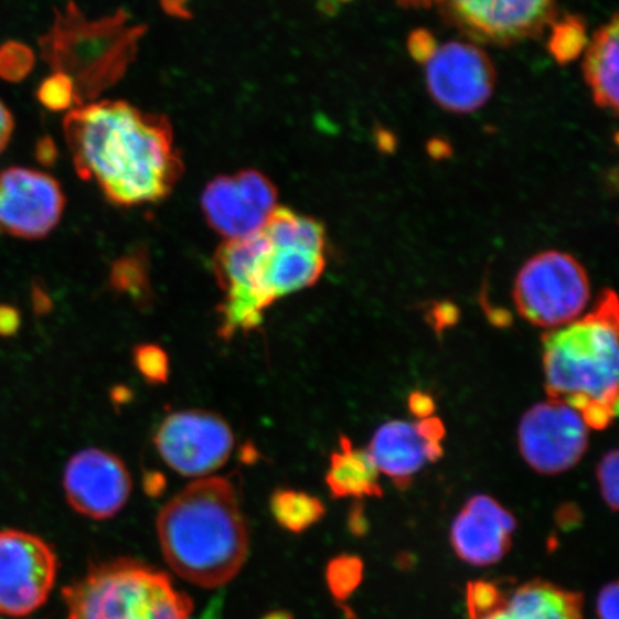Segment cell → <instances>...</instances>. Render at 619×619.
I'll list each match as a JSON object with an SVG mask.
<instances>
[{"label":"cell","instance_id":"obj_25","mask_svg":"<svg viewBox=\"0 0 619 619\" xmlns=\"http://www.w3.org/2000/svg\"><path fill=\"white\" fill-rule=\"evenodd\" d=\"M35 64V56L26 45L7 42L0 46V78L8 83H19L26 78Z\"/></svg>","mask_w":619,"mask_h":619},{"label":"cell","instance_id":"obj_3","mask_svg":"<svg viewBox=\"0 0 619 619\" xmlns=\"http://www.w3.org/2000/svg\"><path fill=\"white\" fill-rule=\"evenodd\" d=\"M549 399L574 407L585 424L602 430L618 412V300L599 296L591 313L544 335Z\"/></svg>","mask_w":619,"mask_h":619},{"label":"cell","instance_id":"obj_17","mask_svg":"<svg viewBox=\"0 0 619 619\" xmlns=\"http://www.w3.org/2000/svg\"><path fill=\"white\" fill-rule=\"evenodd\" d=\"M583 595L535 579L506 594L502 606L481 619H583Z\"/></svg>","mask_w":619,"mask_h":619},{"label":"cell","instance_id":"obj_23","mask_svg":"<svg viewBox=\"0 0 619 619\" xmlns=\"http://www.w3.org/2000/svg\"><path fill=\"white\" fill-rule=\"evenodd\" d=\"M325 579L333 597L344 601L352 597L362 584L363 561L359 556L340 555L329 564Z\"/></svg>","mask_w":619,"mask_h":619},{"label":"cell","instance_id":"obj_20","mask_svg":"<svg viewBox=\"0 0 619 619\" xmlns=\"http://www.w3.org/2000/svg\"><path fill=\"white\" fill-rule=\"evenodd\" d=\"M276 522L285 530L301 534L324 516L323 502L310 493L278 489L270 499Z\"/></svg>","mask_w":619,"mask_h":619},{"label":"cell","instance_id":"obj_31","mask_svg":"<svg viewBox=\"0 0 619 619\" xmlns=\"http://www.w3.org/2000/svg\"><path fill=\"white\" fill-rule=\"evenodd\" d=\"M409 409L413 415L419 417V420L434 416L436 410L434 397L425 392H413L409 397Z\"/></svg>","mask_w":619,"mask_h":619},{"label":"cell","instance_id":"obj_24","mask_svg":"<svg viewBox=\"0 0 619 619\" xmlns=\"http://www.w3.org/2000/svg\"><path fill=\"white\" fill-rule=\"evenodd\" d=\"M134 364L151 385H162L170 376V360L157 344H141L134 349Z\"/></svg>","mask_w":619,"mask_h":619},{"label":"cell","instance_id":"obj_19","mask_svg":"<svg viewBox=\"0 0 619 619\" xmlns=\"http://www.w3.org/2000/svg\"><path fill=\"white\" fill-rule=\"evenodd\" d=\"M378 470L367 449L354 448L345 436L340 438V449L331 455L325 483L334 498H378L383 488Z\"/></svg>","mask_w":619,"mask_h":619},{"label":"cell","instance_id":"obj_37","mask_svg":"<svg viewBox=\"0 0 619 619\" xmlns=\"http://www.w3.org/2000/svg\"><path fill=\"white\" fill-rule=\"evenodd\" d=\"M0 619H2V618H0Z\"/></svg>","mask_w":619,"mask_h":619},{"label":"cell","instance_id":"obj_28","mask_svg":"<svg viewBox=\"0 0 619 619\" xmlns=\"http://www.w3.org/2000/svg\"><path fill=\"white\" fill-rule=\"evenodd\" d=\"M618 452L611 450L598 465L597 478L601 489L604 501L613 512L618 511Z\"/></svg>","mask_w":619,"mask_h":619},{"label":"cell","instance_id":"obj_36","mask_svg":"<svg viewBox=\"0 0 619 619\" xmlns=\"http://www.w3.org/2000/svg\"><path fill=\"white\" fill-rule=\"evenodd\" d=\"M38 160L43 162V164H50L55 157V148L52 146L50 139H43L38 146Z\"/></svg>","mask_w":619,"mask_h":619},{"label":"cell","instance_id":"obj_34","mask_svg":"<svg viewBox=\"0 0 619 619\" xmlns=\"http://www.w3.org/2000/svg\"><path fill=\"white\" fill-rule=\"evenodd\" d=\"M456 320H458V309L448 303L439 305L431 313V321L438 330L449 328Z\"/></svg>","mask_w":619,"mask_h":619},{"label":"cell","instance_id":"obj_6","mask_svg":"<svg viewBox=\"0 0 619 619\" xmlns=\"http://www.w3.org/2000/svg\"><path fill=\"white\" fill-rule=\"evenodd\" d=\"M591 299V285L577 258L561 252L536 254L517 273L513 300L520 314L544 329L574 323Z\"/></svg>","mask_w":619,"mask_h":619},{"label":"cell","instance_id":"obj_22","mask_svg":"<svg viewBox=\"0 0 619 619\" xmlns=\"http://www.w3.org/2000/svg\"><path fill=\"white\" fill-rule=\"evenodd\" d=\"M588 45L587 28L583 19L566 17L552 28L549 52L561 65L577 60Z\"/></svg>","mask_w":619,"mask_h":619},{"label":"cell","instance_id":"obj_12","mask_svg":"<svg viewBox=\"0 0 619 619\" xmlns=\"http://www.w3.org/2000/svg\"><path fill=\"white\" fill-rule=\"evenodd\" d=\"M64 210L65 194L54 177L23 167L0 172V234L45 238L60 224Z\"/></svg>","mask_w":619,"mask_h":619},{"label":"cell","instance_id":"obj_27","mask_svg":"<svg viewBox=\"0 0 619 619\" xmlns=\"http://www.w3.org/2000/svg\"><path fill=\"white\" fill-rule=\"evenodd\" d=\"M36 95L43 107L62 110L68 108L74 99V85L68 75L56 72L50 78L43 79Z\"/></svg>","mask_w":619,"mask_h":619},{"label":"cell","instance_id":"obj_29","mask_svg":"<svg viewBox=\"0 0 619 619\" xmlns=\"http://www.w3.org/2000/svg\"><path fill=\"white\" fill-rule=\"evenodd\" d=\"M407 47H409L413 60L420 62V64H426L431 55L435 54V51L438 50V42H436L435 36L430 32L419 29V31L412 33Z\"/></svg>","mask_w":619,"mask_h":619},{"label":"cell","instance_id":"obj_33","mask_svg":"<svg viewBox=\"0 0 619 619\" xmlns=\"http://www.w3.org/2000/svg\"><path fill=\"white\" fill-rule=\"evenodd\" d=\"M21 325V316L11 306H0V335H12Z\"/></svg>","mask_w":619,"mask_h":619},{"label":"cell","instance_id":"obj_8","mask_svg":"<svg viewBox=\"0 0 619 619\" xmlns=\"http://www.w3.org/2000/svg\"><path fill=\"white\" fill-rule=\"evenodd\" d=\"M57 559L40 536L22 531L0 532V613L26 617L50 598Z\"/></svg>","mask_w":619,"mask_h":619},{"label":"cell","instance_id":"obj_7","mask_svg":"<svg viewBox=\"0 0 619 619\" xmlns=\"http://www.w3.org/2000/svg\"><path fill=\"white\" fill-rule=\"evenodd\" d=\"M153 444L177 473L201 478L224 467L234 449V435L227 421L215 413L184 410L162 420Z\"/></svg>","mask_w":619,"mask_h":619},{"label":"cell","instance_id":"obj_2","mask_svg":"<svg viewBox=\"0 0 619 619\" xmlns=\"http://www.w3.org/2000/svg\"><path fill=\"white\" fill-rule=\"evenodd\" d=\"M157 532L168 565L201 588L223 587L246 564L247 521L227 478L189 484L162 508Z\"/></svg>","mask_w":619,"mask_h":619},{"label":"cell","instance_id":"obj_14","mask_svg":"<svg viewBox=\"0 0 619 619\" xmlns=\"http://www.w3.org/2000/svg\"><path fill=\"white\" fill-rule=\"evenodd\" d=\"M64 489L70 505L93 520H109L127 503L132 491L129 470L118 456L85 449L66 465Z\"/></svg>","mask_w":619,"mask_h":619},{"label":"cell","instance_id":"obj_30","mask_svg":"<svg viewBox=\"0 0 619 619\" xmlns=\"http://www.w3.org/2000/svg\"><path fill=\"white\" fill-rule=\"evenodd\" d=\"M619 587L618 583L606 585L598 595L597 613L599 619H619Z\"/></svg>","mask_w":619,"mask_h":619},{"label":"cell","instance_id":"obj_10","mask_svg":"<svg viewBox=\"0 0 619 619\" xmlns=\"http://www.w3.org/2000/svg\"><path fill=\"white\" fill-rule=\"evenodd\" d=\"M206 223L225 239L260 232L277 209L275 184L262 172L247 170L221 175L201 196Z\"/></svg>","mask_w":619,"mask_h":619},{"label":"cell","instance_id":"obj_35","mask_svg":"<svg viewBox=\"0 0 619 619\" xmlns=\"http://www.w3.org/2000/svg\"><path fill=\"white\" fill-rule=\"evenodd\" d=\"M349 527L353 535L363 536L367 532V520L362 506H354L350 512Z\"/></svg>","mask_w":619,"mask_h":619},{"label":"cell","instance_id":"obj_15","mask_svg":"<svg viewBox=\"0 0 619 619\" xmlns=\"http://www.w3.org/2000/svg\"><path fill=\"white\" fill-rule=\"evenodd\" d=\"M515 516L488 495L470 498L450 530V544L465 563L487 566L499 563L511 549Z\"/></svg>","mask_w":619,"mask_h":619},{"label":"cell","instance_id":"obj_5","mask_svg":"<svg viewBox=\"0 0 619 619\" xmlns=\"http://www.w3.org/2000/svg\"><path fill=\"white\" fill-rule=\"evenodd\" d=\"M254 287L270 307L291 292L314 286L325 267V230L320 221L277 206L256 233Z\"/></svg>","mask_w":619,"mask_h":619},{"label":"cell","instance_id":"obj_21","mask_svg":"<svg viewBox=\"0 0 619 619\" xmlns=\"http://www.w3.org/2000/svg\"><path fill=\"white\" fill-rule=\"evenodd\" d=\"M109 281L115 291L128 296L136 303H148L151 296L150 275L147 263L141 257H125L115 263Z\"/></svg>","mask_w":619,"mask_h":619},{"label":"cell","instance_id":"obj_9","mask_svg":"<svg viewBox=\"0 0 619 619\" xmlns=\"http://www.w3.org/2000/svg\"><path fill=\"white\" fill-rule=\"evenodd\" d=\"M589 427L574 407L555 399L537 403L523 415L517 446L537 473L558 474L573 469L588 448Z\"/></svg>","mask_w":619,"mask_h":619},{"label":"cell","instance_id":"obj_11","mask_svg":"<svg viewBox=\"0 0 619 619\" xmlns=\"http://www.w3.org/2000/svg\"><path fill=\"white\" fill-rule=\"evenodd\" d=\"M495 83L491 57L472 43H445L426 62L427 90L436 104L450 113L469 114L483 107Z\"/></svg>","mask_w":619,"mask_h":619},{"label":"cell","instance_id":"obj_16","mask_svg":"<svg viewBox=\"0 0 619 619\" xmlns=\"http://www.w3.org/2000/svg\"><path fill=\"white\" fill-rule=\"evenodd\" d=\"M367 452L378 473L405 489L427 463L441 458L444 448L439 441L427 438L419 424L393 420L378 427Z\"/></svg>","mask_w":619,"mask_h":619},{"label":"cell","instance_id":"obj_1","mask_svg":"<svg viewBox=\"0 0 619 619\" xmlns=\"http://www.w3.org/2000/svg\"><path fill=\"white\" fill-rule=\"evenodd\" d=\"M65 136L76 171L114 204L157 203L180 179L170 124L122 100L74 110L65 119Z\"/></svg>","mask_w":619,"mask_h":619},{"label":"cell","instance_id":"obj_18","mask_svg":"<svg viewBox=\"0 0 619 619\" xmlns=\"http://www.w3.org/2000/svg\"><path fill=\"white\" fill-rule=\"evenodd\" d=\"M619 23L612 21L595 33L585 52L584 74L598 107L618 113Z\"/></svg>","mask_w":619,"mask_h":619},{"label":"cell","instance_id":"obj_26","mask_svg":"<svg viewBox=\"0 0 619 619\" xmlns=\"http://www.w3.org/2000/svg\"><path fill=\"white\" fill-rule=\"evenodd\" d=\"M505 589L488 580H477L468 585L467 602L470 619H481L502 606Z\"/></svg>","mask_w":619,"mask_h":619},{"label":"cell","instance_id":"obj_4","mask_svg":"<svg viewBox=\"0 0 619 619\" xmlns=\"http://www.w3.org/2000/svg\"><path fill=\"white\" fill-rule=\"evenodd\" d=\"M62 597L68 619H190L194 608L167 574L128 558L90 566Z\"/></svg>","mask_w":619,"mask_h":619},{"label":"cell","instance_id":"obj_32","mask_svg":"<svg viewBox=\"0 0 619 619\" xmlns=\"http://www.w3.org/2000/svg\"><path fill=\"white\" fill-rule=\"evenodd\" d=\"M14 129V119L11 110L0 100V153L7 150L11 142Z\"/></svg>","mask_w":619,"mask_h":619},{"label":"cell","instance_id":"obj_13","mask_svg":"<svg viewBox=\"0 0 619 619\" xmlns=\"http://www.w3.org/2000/svg\"><path fill=\"white\" fill-rule=\"evenodd\" d=\"M479 41L513 43L540 35L555 18L556 0H438Z\"/></svg>","mask_w":619,"mask_h":619}]
</instances>
